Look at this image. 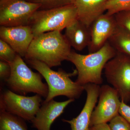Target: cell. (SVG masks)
I'll return each mask as SVG.
<instances>
[{
	"label": "cell",
	"instance_id": "6da1fadb",
	"mask_svg": "<svg viewBox=\"0 0 130 130\" xmlns=\"http://www.w3.org/2000/svg\"><path fill=\"white\" fill-rule=\"evenodd\" d=\"M71 47L60 31H50L34 38L24 58L40 61L50 68L57 67L67 60Z\"/></svg>",
	"mask_w": 130,
	"mask_h": 130
},
{
	"label": "cell",
	"instance_id": "3957f363",
	"mask_svg": "<svg viewBox=\"0 0 130 130\" xmlns=\"http://www.w3.org/2000/svg\"><path fill=\"white\" fill-rule=\"evenodd\" d=\"M26 63L37 71L46 80L48 86V92L45 102L53 100L59 96H64L69 99H78L85 90L84 86L79 85L70 78L77 74V70L73 73H68L62 70L55 71L47 65L40 61L26 60Z\"/></svg>",
	"mask_w": 130,
	"mask_h": 130
},
{
	"label": "cell",
	"instance_id": "8992f818",
	"mask_svg": "<svg viewBox=\"0 0 130 130\" xmlns=\"http://www.w3.org/2000/svg\"><path fill=\"white\" fill-rule=\"evenodd\" d=\"M105 76L108 83L115 89L121 101H130V58L117 52L105 66Z\"/></svg>",
	"mask_w": 130,
	"mask_h": 130
},
{
	"label": "cell",
	"instance_id": "7402d4cb",
	"mask_svg": "<svg viewBox=\"0 0 130 130\" xmlns=\"http://www.w3.org/2000/svg\"><path fill=\"white\" fill-rule=\"evenodd\" d=\"M111 130H130V124L119 114L109 121Z\"/></svg>",
	"mask_w": 130,
	"mask_h": 130
},
{
	"label": "cell",
	"instance_id": "5b68a950",
	"mask_svg": "<svg viewBox=\"0 0 130 130\" xmlns=\"http://www.w3.org/2000/svg\"><path fill=\"white\" fill-rule=\"evenodd\" d=\"M77 19L76 8L73 4L47 9H39L31 18L28 25L34 37L50 31H61Z\"/></svg>",
	"mask_w": 130,
	"mask_h": 130
},
{
	"label": "cell",
	"instance_id": "44dd1931",
	"mask_svg": "<svg viewBox=\"0 0 130 130\" xmlns=\"http://www.w3.org/2000/svg\"><path fill=\"white\" fill-rule=\"evenodd\" d=\"M114 16L118 26L130 33V10L120 12Z\"/></svg>",
	"mask_w": 130,
	"mask_h": 130
},
{
	"label": "cell",
	"instance_id": "e0dca14e",
	"mask_svg": "<svg viewBox=\"0 0 130 130\" xmlns=\"http://www.w3.org/2000/svg\"><path fill=\"white\" fill-rule=\"evenodd\" d=\"M0 130H28L25 120L5 111H0Z\"/></svg>",
	"mask_w": 130,
	"mask_h": 130
},
{
	"label": "cell",
	"instance_id": "484cf974",
	"mask_svg": "<svg viewBox=\"0 0 130 130\" xmlns=\"http://www.w3.org/2000/svg\"><path fill=\"white\" fill-rule=\"evenodd\" d=\"M0 1H1V0H0Z\"/></svg>",
	"mask_w": 130,
	"mask_h": 130
},
{
	"label": "cell",
	"instance_id": "2e32d148",
	"mask_svg": "<svg viewBox=\"0 0 130 130\" xmlns=\"http://www.w3.org/2000/svg\"><path fill=\"white\" fill-rule=\"evenodd\" d=\"M108 42L116 52L130 58V33L118 26Z\"/></svg>",
	"mask_w": 130,
	"mask_h": 130
},
{
	"label": "cell",
	"instance_id": "ffe728a7",
	"mask_svg": "<svg viewBox=\"0 0 130 130\" xmlns=\"http://www.w3.org/2000/svg\"><path fill=\"white\" fill-rule=\"evenodd\" d=\"M18 54L6 42L0 39L1 60L11 63L15 59Z\"/></svg>",
	"mask_w": 130,
	"mask_h": 130
},
{
	"label": "cell",
	"instance_id": "9c48e42d",
	"mask_svg": "<svg viewBox=\"0 0 130 130\" xmlns=\"http://www.w3.org/2000/svg\"><path fill=\"white\" fill-rule=\"evenodd\" d=\"M121 101L113 87L104 85L100 87L98 103L92 113L90 127L107 123L119 114Z\"/></svg>",
	"mask_w": 130,
	"mask_h": 130
},
{
	"label": "cell",
	"instance_id": "ac0fdd59",
	"mask_svg": "<svg viewBox=\"0 0 130 130\" xmlns=\"http://www.w3.org/2000/svg\"><path fill=\"white\" fill-rule=\"evenodd\" d=\"M106 13L114 15L120 12L130 10V0H108L106 5Z\"/></svg>",
	"mask_w": 130,
	"mask_h": 130
},
{
	"label": "cell",
	"instance_id": "d6986e66",
	"mask_svg": "<svg viewBox=\"0 0 130 130\" xmlns=\"http://www.w3.org/2000/svg\"><path fill=\"white\" fill-rule=\"evenodd\" d=\"M41 5L40 9H47L72 4L73 0H25Z\"/></svg>",
	"mask_w": 130,
	"mask_h": 130
},
{
	"label": "cell",
	"instance_id": "5bb4252c",
	"mask_svg": "<svg viewBox=\"0 0 130 130\" xmlns=\"http://www.w3.org/2000/svg\"><path fill=\"white\" fill-rule=\"evenodd\" d=\"M108 0H73L77 9V19L89 27L91 25L106 11Z\"/></svg>",
	"mask_w": 130,
	"mask_h": 130
},
{
	"label": "cell",
	"instance_id": "8fae6325",
	"mask_svg": "<svg viewBox=\"0 0 130 130\" xmlns=\"http://www.w3.org/2000/svg\"><path fill=\"white\" fill-rule=\"evenodd\" d=\"M34 38L32 29L29 25L0 27L1 39L9 44L22 57H25Z\"/></svg>",
	"mask_w": 130,
	"mask_h": 130
},
{
	"label": "cell",
	"instance_id": "603a6c76",
	"mask_svg": "<svg viewBox=\"0 0 130 130\" xmlns=\"http://www.w3.org/2000/svg\"><path fill=\"white\" fill-rule=\"evenodd\" d=\"M11 74L10 64L4 61H0V78L1 81L6 83Z\"/></svg>",
	"mask_w": 130,
	"mask_h": 130
},
{
	"label": "cell",
	"instance_id": "ba28073f",
	"mask_svg": "<svg viewBox=\"0 0 130 130\" xmlns=\"http://www.w3.org/2000/svg\"><path fill=\"white\" fill-rule=\"evenodd\" d=\"M41 6L25 0H1L0 25L7 27L28 25L31 18Z\"/></svg>",
	"mask_w": 130,
	"mask_h": 130
},
{
	"label": "cell",
	"instance_id": "7c38bea8",
	"mask_svg": "<svg viewBox=\"0 0 130 130\" xmlns=\"http://www.w3.org/2000/svg\"><path fill=\"white\" fill-rule=\"evenodd\" d=\"M84 87L87 97L81 112L76 118L71 120H62L63 122L70 124L71 130H89L91 115L99 98L100 85L90 83L85 85Z\"/></svg>",
	"mask_w": 130,
	"mask_h": 130
},
{
	"label": "cell",
	"instance_id": "cb8c5ba5",
	"mask_svg": "<svg viewBox=\"0 0 130 130\" xmlns=\"http://www.w3.org/2000/svg\"><path fill=\"white\" fill-rule=\"evenodd\" d=\"M119 113L130 124V106L121 101Z\"/></svg>",
	"mask_w": 130,
	"mask_h": 130
},
{
	"label": "cell",
	"instance_id": "52a82bcc",
	"mask_svg": "<svg viewBox=\"0 0 130 130\" xmlns=\"http://www.w3.org/2000/svg\"><path fill=\"white\" fill-rule=\"evenodd\" d=\"M42 96L21 95L7 89L1 93L0 111H5L31 122L42 103Z\"/></svg>",
	"mask_w": 130,
	"mask_h": 130
},
{
	"label": "cell",
	"instance_id": "d4e9b609",
	"mask_svg": "<svg viewBox=\"0 0 130 130\" xmlns=\"http://www.w3.org/2000/svg\"><path fill=\"white\" fill-rule=\"evenodd\" d=\"M89 130H111L107 123L98 124L90 126Z\"/></svg>",
	"mask_w": 130,
	"mask_h": 130
},
{
	"label": "cell",
	"instance_id": "4fadbf2b",
	"mask_svg": "<svg viewBox=\"0 0 130 130\" xmlns=\"http://www.w3.org/2000/svg\"><path fill=\"white\" fill-rule=\"evenodd\" d=\"M73 99L58 102L54 99L47 102H43L40 109L31 121L32 127L37 130H51L55 120L60 116L64 110Z\"/></svg>",
	"mask_w": 130,
	"mask_h": 130
},
{
	"label": "cell",
	"instance_id": "30bf717a",
	"mask_svg": "<svg viewBox=\"0 0 130 130\" xmlns=\"http://www.w3.org/2000/svg\"><path fill=\"white\" fill-rule=\"evenodd\" d=\"M117 27L114 15L104 13L96 19L89 27L90 41L88 47L89 53L98 51L103 47Z\"/></svg>",
	"mask_w": 130,
	"mask_h": 130
},
{
	"label": "cell",
	"instance_id": "277c9868",
	"mask_svg": "<svg viewBox=\"0 0 130 130\" xmlns=\"http://www.w3.org/2000/svg\"><path fill=\"white\" fill-rule=\"evenodd\" d=\"M9 64L11 74L6 83L10 90L21 95L32 93L47 97V85L42 82V75L39 73L33 72L28 67L21 56L18 54Z\"/></svg>",
	"mask_w": 130,
	"mask_h": 130
},
{
	"label": "cell",
	"instance_id": "9a60e30c",
	"mask_svg": "<svg viewBox=\"0 0 130 130\" xmlns=\"http://www.w3.org/2000/svg\"><path fill=\"white\" fill-rule=\"evenodd\" d=\"M64 36L71 47L81 51L88 46L90 41L89 27L77 19L66 28Z\"/></svg>",
	"mask_w": 130,
	"mask_h": 130
},
{
	"label": "cell",
	"instance_id": "7a4b0ae2",
	"mask_svg": "<svg viewBox=\"0 0 130 130\" xmlns=\"http://www.w3.org/2000/svg\"><path fill=\"white\" fill-rule=\"evenodd\" d=\"M117 52L109 42L98 51L88 54L71 51L67 60L75 66L78 76L76 82L84 86L88 84L100 85L103 83L102 72L105 66L116 55Z\"/></svg>",
	"mask_w": 130,
	"mask_h": 130
}]
</instances>
